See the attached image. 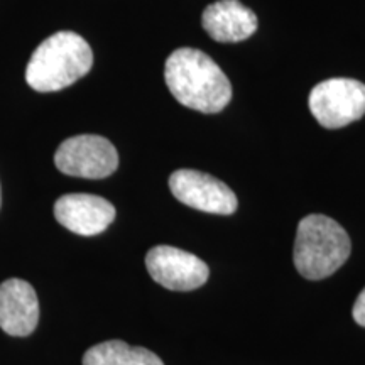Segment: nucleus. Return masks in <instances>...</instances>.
<instances>
[{"label": "nucleus", "instance_id": "423d86ee", "mask_svg": "<svg viewBox=\"0 0 365 365\" xmlns=\"http://www.w3.org/2000/svg\"><path fill=\"white\" fill-rule=\"evenodd\" d=\"M170 188L182 205L213 215H232L239 205L225 182L202 171H175L170 178Z\"/></svg>", "mask_w": 365, "mask_h": 365}, {"label": "nucleus", "instance_id": "0eeeda50", "mask_svg": "<svg viewBox=\"0 0 365 365\" xmlns=\"http://www.w3.org/2000/svg\"><path fill=\"white\" fill-rule=\"evenodd\" d=\"M154 281L171 291H193L208 281L210 269L202 259L171 245H156L145 255Z\"/></svg>", "mask_w": 365, "mask_h": 365}, {"label": "nucleus", "instance_id": "f257e3e1", "mask_svg": "<svg viewBox=\"0 0 365 365\" xmlns=\"http://www.w3.org/2000/svg\"><path fill=\"white\" fill-rule=\"evenodd\" d=\"M166 85L178 102L203 113H217L232 98V85L220 66L200 49L180 48L164 65Z\"/></svg>", "mask_w": 365, "mask_h": 365}, {"label": "nucleus", "instance_id": "9d476101", "mask_svg": "<svg viewBox=\"0 0 365 365\" xmlns=\"http://www.w3.org/2000/svg\"><path fill=\"white\" fill-rule=\"evenodd\" d=\"M202 24L218 43H240L257 31V17L239 0H218L205 9Z\"/></svg>", "mask_w": 365, "mask_h": 365}, {"label": "nucleus", "instance_id": "f03ea898", "mask_svg": "<svg viewBox=\"0 0 365 365\" xmlns=\"http://www.w3.org/2000/svg\"><path fill=\"white\" fill-rule=\"evenodd\" d=\"M91 65L90 44L80 34L61 31L38 46L27 63L26 80L36 91H58L83 78Z\"/></svg>", "mask_w": 365, "mask_h": 365}, {"label": "nucleus", "instance_id": "7ed1b4c3", "mask_svg": "<svg viewBox=\"0 0 365 365\" xmlns=\"http://www.w3.org/2000/svg\"><path fill=\"white\" fill-rule=\"evenodd\" d=\"M352 250L345 228L330 217L308 215L299 222L294 242V266L303 277L325 279L344 266Z\"/></svg>", "mask_w": 365, "mask_h": 365}, {"label": "nucleus", "instance_id": "9b49d317", "mask_svg": "<svg viewBox=\"0 0 365 365\" xmlns=\"http://www.w3.org/2000/svg\"><path fill=\"white\" fill-rule=\"evenodd\" d=\"M83 365H164L156 354L143 346H130L122 340H108L88 349Z\"/></svg>", "mask_w": 365, "mask_h": 365}, {"label": "nucleus", "instance_id": "1a4fd4ad", "mask_svg": "<svg viewBox=\"0 0 365 365\" xmlns=\"http://www.w3.org/2000/svg\"><path fill=\"white\" fill-rule=\"evenodd\" d=\"M39 322V301L34 287L22 279L0 284V328L12 336H27Z\"/></svg>", "mask_w": 365, "mask_h": 365}, {"label": "nucleus", "instance_id": "ddd939ff", "mask_svg": "<svg viewBox=\"0 0 365 365\" xmlns=\"http://www.w3.org/2000/svg\"><path fill=\"white\" fill-rule=\"evenodd\" d=\"M0 205H2V191H0Z\"/></svg>", "mask_w": 365, "mask_h": 365}, {"label": "nucleus", "instance_id": "f8f14e48", "mask_svg": "<svg viewBox=\"0 0 365 365\" xmlns=\"http://www.w3.org/2000/svg\"><path fill=\"white\" fill-rule=\"evenodd\" d=\"M352 314H354L355 322H357L360 327L365 328V287L362 289V293L359 294L357 301H355Z\"/></svg>", "mask_w": 365, "mask_h": 365}, {"label": "nucleus", "instance_id": "6e6552de", "mask_svg": "<svg viewBox=\"0 0 365 365\" xmlns=\"http://www.w3.org/2000/svg\"><path fill=\"white\" fill-rule=\"evenodd\" d=\"M54 217L73 234L91 237L102 234L115 220V208L97 195H65L54 203Z\"/></svg>", "mask_w": 365, "mask_h": 365}, {"label": "nucleus", "instance_id": "39448f33", "mask_svg": "<svg viewBox=\"0 0 365 365\" xmlns=\"http://www.w3.org/2000/svg\"><path fill=\"white\" fill-rule=\"evenodd\" d=\"M54 164L68 176L102 180L118 168L117 149L100 135H75L66 139L54 154Z\"/></svg>", "mask_w": 365, "mask_h": 365}, {"label": "nucleus", "instance_id": "20e7f679", "mask_svg": "<svg viewBox=\"0 0 365 365\" xmlns=\"http://www.w3.org/2000/svg\"><path fill=\"white\" fill-rule=\"evenodd\" d=\"M308 103L319 125L341 129L364 117L365 85L352 78L325 80L312 90Z\"/></svg>", "mask_w": 365, "mask_h": 365}]
</instances>
